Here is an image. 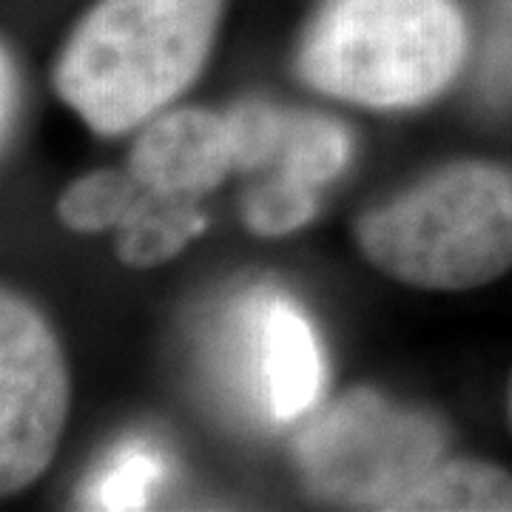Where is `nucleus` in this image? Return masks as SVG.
Instances as JSON below:
<instances>
[{"label": "nucleus", "mask_w": 512, "mask_h": 512, "mask_svg": "<svg viewBox=\"0 0 512 512\" xmlns=\"http://www.w3.org/2000/svg\"><path fill=\"white\" fill-rule=\"evenodd\" d=\"M393 510H512V478L493 464L447 461L436 464L416 487H410Z\"/></svg>", "instance_id": "6e6552de"}, {"label": "nucleus", "mask_w": 512, "mask_h": 512, "mask_svg": "<svg viewBox=\"0 0 512 512\" xmlns=\"http://www.w3.org/2000/svg\"><path fill=\"white\" fill-rule=\"evenodd\" d=\"M237 168L228 117L180 109L154 117L131 148L128 171L157 197L197 200Z\"/></svg>", "instance_id": "423d86ee"}, {"label": "nucleus", "mask_w": 512, "mask_h": 512, "mask_svg": "<svg viewBox=\"0 0 512 512\" xmlns=\"http://www.w3.org/2000/svg\"><path fill=\"white\" fill-rule=\"evenodd\" d=\"M484 89L495 100L512 97V0H504L495 15L484 60Z\"/></svg>", "instance_id": "2eb2a0df"}, {"label": "nucleus", "mask_w": 512, "mask_h": 512, "mask_svg": "<svg viewBox=\"0 0 512 512\" xmlns=\"http://www.w3.org/2000/svg\"><path fill=\"white\" fill-rule=\"evenodd\" d=\"M202 220L194 200L157 197L143 188L134 214L123 228H117V254L131 268H151L183 251L194 234H200Z\"/></svg>", "instance_id": "1a4fd4ad"}, {"label": "nucleus", "mask_w": 512, "mask_h": 512, "mask_svg": "<svg viewBox=\"0 0 512 512\" xmlns=\"http://www.w3.org/2000/svg\"><path fill=\"white\" fill-rule=\"evenodd\" d=\"M69 413V373L46 319L15 293L0 299V490L35 484Z\"/></svg>", "instance_id": "39448f33"}, {"label": "nucleus", "mask_w": 512, "mask_h": 512, "mask_svg": "<svg viewBox=\"0 0 512 512\" xmlns=\"http://www.w3.org/2000/svg\"><path fill=\"white\" fill-rule=\"evenodd\" d=\"M510 419H512V384H510Z\"/></svg>", "instance_id": "f3484780"}, {"label": "nucleus", "mask_w": 512, "mask_h": 512, "mask_svg": "<svg viewBox=\"0 0 512 512\" xmlns=\"http://www.w3.org/2000/svg\"><path fill=\"white\" fill-rule=\"evenodd\" d=\"M259 376L276 421L302 416L322 384V359L308 319L291 299L271 296L259 313Z\"/></svg>", "instance_id": "0eeeda50"}, {"label": "nucleus", "mask_w": 512, "mask_h": 512, "mask_svg": "<svg viewBox=\"0 0 512 512\" xmlns=\"http://www.w3.org/2000/svg\"><path fill=\"white\" fill-rule=\"evenodd\" d=\"M316 188L276 171L271 180L245 191L242 220L262 237H282L302 228L316 211Z\"/></svg>", "instance_id": "ddd939ff"}, {"label": "nucleus", "mask_w": 512, "mask_h": 512, "mask_svg": "<svg viewBox=\"0 0 512 512\" xmlns=\"http://www.w3.org/2000/svg\"><path fill=\"white\" fill-rule=\"evenodd\" d=\"M464 49L453 0H328L299 52V74L339 100L407 109L456 77Z\"/></svg>", "instance_id": "7ed1b4c3"}, {"label": "nucleus", "mask_w": 512, "mask_h": 512, "mask_svg": "<svg viewBox=\"0 0 512 512\" xmlns=\"http://www.w3.org/2000/svg\"><path fill=\"white\" fill-rule=\"evenodd\" d=\"M350 160L348 128L322 114L293 111L288 143L276 163V171L299 183L319 188L330 183Z\"/></svg>", "instance_id": "9b49d317"}, {"label": "nucleus", "mask_w": 512, "mask_h": 512, "mask_svg": "<svg viewBox=\"0 0 512 512\" xmlns=\"http://www.w3.org/2000/svg\"><path fill=\"white\" fill-rule=\"evenodd\" d=\"M165 467V458L151 444L128 441L89 481L83 501L94 510H143Z\"/></svg>", "instance_id": "f8f14e48"}, {"label": "nucleus", "mask_w": 512, "mask_h": 512, "mask_svg": "<svg viewBox=\"0 0 512 512\" xmlns=\"http://www.w3.org/2000/svg\"><path fill=\"white\" fill-rule=\"evenodd\" d=\"M220 12L222 0H100L57 57V94L94 134H123L200 74Z\"/></svg>", "instance_id": "f257e3e1"}, {"label": "nucleus", "mask_w": 512, "mask_h": 512, "mask_svg": "<svg viewBox=\"0 0 512 512\" xmlns=\"http://www.w3.org/2000/svg\"><path fill=\"white\" fill-rule=\"evenodd\" d=\"M143 197V185L131 171H92L74 180L57 200V217L80 234L123 228Z\"/></svg>", "instance_id": "9d476101"}, {"label": "nucleus", "mask_w": 512, "mask_h": 512, "mask_svg": "<svg viewBox=\"0 0 512 512\" xmlns=\"http://www.w3.org/2000/svg\"><path fill=\"white\" fill-rule=\"evenodd\" d=\"M293 111L276 109L271 103H242L228 111V128L234 143L237 171H259L279 163Z\"/></svg>", "instance_id": "4468645a"}, {"label": "nucleus", "mask_w": 512, "mask_h": 512, "mask_svg": "<svg viewBox=\"0 0 512 512\" xmlns=\"http://www.w3.org/2000/svg\"><path fill=\"white\" fill-rule=\"evenodd\" d=\"M441 444L433 419L359 390L302 430L296 456L316 493L393 510L439 464Z\"/></svg>", "instance_id": "20e7f679"}, {"label": "nucleus", "mask_w": 512, "mask_h": 512, "mask_svg": "<svg viewBox=\"0 0 512 512\" xmlns=\"http://www.w3.org/2000/svg\"><path fill=\"white\" fill-rule=\"evenodd\" d=\"M384 274L427 291H467L512 268V171L487 163L441 168L356 225Z\"/></svg>", "instance_id": "f03ea898"}, {"label": "nucleus", "mask_w": 512, "mask_h": 512, "mask_svg": "<svg viewBox=\"0 0 512 512\" xmlns=\"http://www.w3.org/2000/svg\"><path fill=\"white\" fill-rule=\"evenodd\" d=\"M18 97V69L12 63L9 49H3V55H0V100H3V106H0V126H3V143H9L12 123L18 117Z\"/></svg>", "instance_id": "dca6fc26"}]
</instances>
